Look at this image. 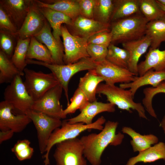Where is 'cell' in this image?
<instances>
[{
  "label": "cell",
  "instance_id": "cell-1",
  "mask_svg": "<svg viewBox=\"0 0 165 165\" xmlns=\"http://www.w3.org/2000/svg\"><path fill=\"white\" fill-rule=\"evenodd\" d=\"M117 122L108 120L98 134L91 133L82 137L80 140L84 147L83 155L92 165H100L101 157L109 145L120 144L124 137L120 133L116 134Z\"/></svg>",
  "mask_w": 165,
  "mask_h": 165
},
{
  "label": "cell",
  "instance_id": "cell-2",
  "mask_svg": "<svg viewBox=\"0 0 165 165\" xmlns=\"http://www.w3.org/2000/svg\"><path fill=\"white\" fill-rule=\"evenodd\" d=\"M27 64H34L43 66L48 68L55 76L59 84L62 87L67 101L69 103L68 83L72 77L76 73L83 71L95 69L96 62L90 57L82 59L72 64H57L31 59H27Z\"/></svg>",
  "mask_w": 165,
  "mask_h": 165
},
{
  "label": "cell",
  "instance_id": "cell-3",
  "mask_svg": "<svg viewBox=\"0 0 165 165\" xmlns=\"http://www.w3.org/2000/svg\"><path fill=\"white\" fill-rule=\"evenodd\" d=\"M148 22L141 13L113 22L112 43H122L141 38L145 35Z\"/></svg>",
  "mask_w": 165,
  "mask_h": 165
},
{
  "label": "cell",
  "instance_id": "cell-4",
  "mask_svg": "<svg viewBox=\"0 0 165 165\" xmlns=\"http://www.w3.org/2000/svg\"><path fill=\"white\" fill-rule=\"evenodd\" d=\"M106 122L105 117L101 116L92 124L87 125L82 123L69 124L66 120L62 121L60 127L52 133L48 141L45 154L43 156L44 165L50 164L49 154L52 147L61 142L77 138L81 133L86 130L95 129L102 130L103 125Z\"/></svg>",
  "mask_w": 165,
  "mask_h": 165
},
{
  "label": "cell",
  "instance_id": "cell-5",
  "mask_svg": "<svg viewBox=\"0 0 165 165\" xmlns=\"http://www.w3.org/2000/svg\"><path fill=\"white\" fill-rule=\"evenodd\" d=\"M96 93L105 96L109 103L117 106L119 109L130 113L132 112L131 109L135 110L140 117L147 119L144 107L141 103L134 101V97L129 90L122 88L115 85L102 83L98 86Z\"/></svg>",
  "mask_w": 165,
  "mask_h": 165
},
{
  "label": "cell",
  "instance_id": "cell-6",
  "mask_svg": "<svg viewBox=\"0 0 165 165\" xmlns=\"http://www.w3.org/2000/svg\"><path fill=\"white\" fill-rule=\"evenodd\" d=\"M21 76H16L5 89L4 100L11 105L15 114H26L34 101L28 93Z\"/></svg>",
  "mask_w": 165,
  "mask_h": 165
},
{
  "label": "cell",
  "instance_id": "cell-7",
  "mask_svg": "<svg viewBox=\"0 0 165 165\" xmlns=\"http://www.w3.org/2000/svg\"><path fill=\"white\" fill-rule=\"evenodd\" d=\"M53 156L57 165H86L84 147L77 138L57 144Z\"/></svg>",
  "mask_w": 165,
  "mask_h": 165
},
{
  "label": "cell",
  "instance_id": "cell-8",
  "mask_svg": "<svg viewBox=\"0 0 165 165\" xmlns=\"http://www.w3.org/2000/svg\"><path fill=\"white\" fill-rule=\"evenodd\" d=\"M26 88L34 101L39 99L47 91L59 84L52 73H45L26 68L24 70Z\"/></svg>",
  "mask_w": 165,
  "mask_h": 165
},
{
  "label": "cell",
  "instance_id": "cell-9",
  "mask_svg": "<svg viewBox=\"0 0 165 165\" xmlns=\"http://www.w3.org/2000/svg\"><path fill=\"white\" fill-rule=\"evenodd\" d=\"M33 123L37 131L40 152H45L48 140L53 132L61 126V119L50 116L31 109L26 113Z\"/></svg>",
  "mask_w": 165,
  "mask_h": 165
},
{
  "label": "cell",
  "instance_id": "cell-10",
  "mask_svg": "<svg viewBox=\"0 0 165 165\" xmlns=\"http://www.w3.org/2000/svg\"><path fill=\"white\" fill-rule=\"evenodd\" d=\"M61 32L64 64L73 63L82 59L90 57L87 51L88 38L72 34L65 25L61 26Z\"/></svg>",
  "mask_w": 165,
  "mask_h": 165
},
{
  "label": "cell",
  "instance_id": "cell-11",
  "mask_svg": "<svg viewBox=\"0 0 165 165\" xmlns=\"http://www.w3.org/2000/svg\"><path fill=\"white\" fill-rule=\"evenodd\" d=\"M63 90L61 86L57 84L47 91L39 99L34 101L31 109L61 119H65L67 116L64 114V109L60 103Z\"/></svg>",
  "mask_w": 165,
  "mask_h": 165
},
{
  "label": "cell",
  "instance_id": "cell-12",
  "mask_svg": "<svg viewBox=\"0 0 165 165\" xmlns=\"http://www.w3.org/2000/svg\"><path fill=\"white\" fill-rule=\"evenodd\" d=\"M96 62L95 71L98 75L103 79L106 84L115 85L117 83H129L133 81L136 76L128 69L116 65L106 59Z\"/></svg>",
  "mask_w": 165,
  "mask_h": 165
},
{
  "label": "cell",
  "instance_id": "cell-13",
  "mask_svg": "<svg viewBox=\"0 0 165 165\" xmlns=\"http://www.w3.org/2000/svg\"><path fill=\"white\" fill-rule=\"evenodd\" d=\"M12 106L3 101L0 103V129L1 131L11 130L14 133L23 131L31 122L26 114H15Z\"/></svg>",
  "mask_w": 165,
  "mask_h": 165
},
{
  "label": "cell",
  "instance_id": "cell-14",
  "mask_svg": "<svg viewBox=\"0 0 165 165\" xmlns=\"http://www.w3.org/2000/svg\"><path fill=\"white\" fill-rule=\"evenodd\" d=\"M46 20L40 11L36 0H32L29 12L17 34V39L34 36L42 30Z\"/></svg>",
  "mask_w": 165,
  "mask_h": 165
},
{
  "label": "cell",
  "instance_id": "cell-15",
  "mask_svg": "<svg viewBox=\"0 0 165 165\" xmlns=\"http://www.w3.org/2000/svg\"><path fill=\"white\" fill-rule=\"evenodd\" d=\"M31 0H1L0 6L19 30L29 12Z\"/></svg>",
  "mask_w": 165,
  "mask_h": 165
},
{
  "label": "cell",
  "instance_id": "cell-16",
  "mask_svg": "<svg viewBox=\"0 0 165 165\" xmlns=\"http://www.w3.org/2000/svg\"><path fill=\"white\" fill-rule=\"evenodd\" d=\"M150 38L146 35L137 40L122 43L123 48L128 52L129 55L128 69L135 76H138V61L151 45Z\"/></svg>",
  "mask_w": 165,
  "mask_h": 165
},
{
  "label": "cell",
  "instance_id": "cell-17",
  "mask_svg": "<svg viewBox=\"0 0 165 165\" xmlns=\"http://www.w3.org/2000/svg\"><path fill=\"white\" fill-rule=\"evenodd\" d=\"M115 105L110 103H104L97 101L89 102L76 116L66 119L71 124L82 123L89 125L92 124L94 118L99 114L105 112H113Z\"/></svg>",
  "mask_w": 165,
  "mask_h": 165
},
{
  "label": "cell",
  "instance_id": "cell-18",
  "mask_svg": "<svg viewBox=\"0 0 165 165\" xmlns=\"http://www.w3.org/2000/svg\"><path fill=\"white\" fill-rule=\"evenodd\" d=\"M51 28L46 20L42 29L34 37L39 42L44 44L49 50L53 64H64L63 47L60 46L56 41L51 32Z\"/></svg>",
  "mask_w": 165,
  "mask_h": 165
},
{
  "label": "cell",
  "instance_id": "cell-19",
  "mask_svg": "<svg viewBox=\"0 0 165 165\" xmlns=\"http://www.w3.org/2000/svg\"><path fill=\"white\" fill-rule=\"evenodd\" d=\"M109 26L93 19L79 15L73 21L70 26L73 28L75 35L88 39L96 33L109 30Z\"/></svg>",
  "mask_w": 165,
  "mask_h": 165
},
{
  "label": "cell",
  "instance_id": "cell-20",
  "mask_svg": "<svg viewBox=\"0 0 165 165\" xmlns=\"http://www.w3.org/2000/svg\"><path fill=\"white\" fill-rule=\"evenodd\" d=\"M165 81V71H156L150 69L141 76H136L134 80L130 82L121 83L119 86L122 88H129L134 97L138 90L145 86L150 85L155 87Z\"/></svg>",
  "mask_w": 165,
  "mask_h": 165
},
{
  "label": "cell",
  "instance_id": "cell-21",
  "mask_svg": "<svg viewBox=\"0 0 165 165\" xmlns=\"http://www.w3.org/2000/svg\"><path fill=\"white\" fill-rule=\"evenodd\" d=\"M38 7L52 28V34L56 41L60 46L63 47L61 39V26L63 24L71 26L73 20L69 16L49 8Z\"/></svg>",
  "mask_w": 165,
  "mask_h": 165
},
{
  "label": "cell",
  "instance_id": "cell-22",
  "mask_svg": "<svg viewBox=\"0 0 165 165\" xmlns=\"http://www.w3.org/2000/svg\"><path fill=\"white\" fill-rule=\"evenodd\" d=\"M150 69L165 71V50L150 47L145 60L138 64V75L141 76Z\"/></svg>",
  "mask_w": 165,
  "mask_h": 165
},
{
  "label": "cell",
  "instance_id": "cell-23",
  "mask_svg": "<svg viewBox=\"0 0 165 165\" xmlns=\"http://www.w3.org/2000/svg\"><path fill=\"white\" fill-rule=\"evenodd\" d=\"M36 2L39 7L49 8L61 12L73 21L80 15L77 0H36Z\"/></svg>",
  "mask_w": 165,
  "mask_h": 165
},
{
  "label": "cell",
  "instance_id": "cell-24",
  "mask_svg": "<svg viewBox=\"0 0 165 165\" xmlns=\"http://www.w3.org/2000/svg\"><path fill=\"white\" fill-rule=\"evenodd\" d=\"M103 81V79L96 73L94 69L90 70L80 78L78 88L84 94L89 102H93L97 101V89Z\"/></svg>",
  "mask_w": 165,
  "mask_h": 165
},
{
  "label": "cell",
  "instance_id": "cell-25",
  "mask_svg": "<svg viewBox=\"0 0 165 165\" xmlns=\"http://www.w3.org/2000/svg\"><path fill=\"white\" fill-rule=\"evenodd\" d=\"M160 159L165 160V143L162 142L139 152L137 156L130 159L126 165H135L140 162L151 163Z\"/></svg>",
  "mask_w": 165,
  "mask_h": 165
},
{
  "label": "cell",
  "instance_id": "cell-26",
  "mask_svg": "<svg viewBox=\"0 0 165 165\" xmlns=\"http://www.w3.org/2000/svg\"><path fill=\"white\" fill-rule=\"evenodd\" d=\"M145 35L151 40L150 48H159L161 43L165 42V15L148 22Z\"/></svg>",
  "mask_w": 165,
  "mask_h": 165
},
{
  "label": "cell",
  "instance_id": "cell-27",
  "mask_svg": "<svg viewBox=\"0 0 165 165\" xmlns=\"http://www.w3.org/2000/svg\"><path fill=\"white\" fill-rule=\"evenodd\" d=\"M122 132L130 136L132 138L130 142L134 152L143 151L158 142V138L152 134L142 135L130 127H123Z\"/></svg>",
  "mask_w": 165,
  "mask_h": 165
},
{
  "label": "cell",
  "instance_id": "cell-28",
  "mask_svg": "<svg viewBox=\"0 0 165 165\" xmlns=\"http://www.w3.org/2000/svg\"><path fill=\"white\" fill-rule=\"evenodd\" d=\"M114 9L111 18L113 22L141 13L139 0H114Z\"/></svg>",
  "mask_w": 165,
  "mask_h": 165
},
{
  "label": "cell",
  "instance_id": "cell-29",
  "mask_svg": "<svg viewBox=\"0 0 165 165\" xmlns=\"http://www.w3.org/2000/svg\"><path fill=\"white\" fill-rule=\"evenodd\" d=\"M24 75V72L20 70L11 59L0 50V83H9L16 76Z\"/></svg>",
  "mask_w": 165,
  "mask_h": 165
},
{
  "label": "cell",
  "instance_id": "cell-30",
  "mask_svg": "<svg viewBox=\"0 0 165 165\" xmlns=\"http://www.w3.org/2000/svg\"><path fill=\"white\" fill-rule=\"evenodd\" d=\"M35 59L37 61L54 64L51 53L47 47L34 36L30 38L27 55V59Z\"/></svg>",
  "mask_w": 165,
  "mask_h": 165
},
{
  "label": "cell",
  "instance_id": "cell-31",
  "mask_svg": "<svg viewBox=\"0 0 165 165\" xmlns=\"http://www.w3.org/2000/svg\"><path fill=\"white\" fill-rule=\"evenodd\" d=\"M114 6L113 0H96L93 18L96 20L110 25Z\"/></svg>",
  "mask_w": 165,
  "mask_h": 165
},
{
  "label": "cell",
  "instance_id": "cell-32",
  "mask_svg": "<svg viewBox=\"0 0 165 165\" xmlns=\"http://www.w3.org/2000/svg\"><path fill=\"white\" fill-rule=\"evenodd\" d=\"M30 41V38L18 39L11 60L20 71L24 72L27 64V55Z\"/></svg>",
  "mask_w": 165,
  "mask_h": 165
},
{
  "label": "cell",
  "instance_id": "cell-33",
  "mask_svg": "<svg viewBox=\"0 0 165 165\" xmlns=\"http://www.w3.org/2000/svg\"><path fill=\"white\" fill-rule=\"evenodd\" d=\"M129 55L125 49L111 43L108 47L106 59L111 63L122 68L128 69Z\"/></svg>",
  "mask_w": 165,
  "mask_h": 165
},
{
  "label": "cell",
  "instance_id": "cell-34",
  "mask_svg": "<svg viewBox=\"0 0 165 165\" xmlns=\"http://www.w3.org/2000/svg\"><path fill=\"white\" fill-rule=\"evenodd\" d=\"M139 7L141 13L148 22L165 15V12L158 6L156 0H139Z\"/></svg>",
  "mask_w": 165,
  "mask_h": 165
},
{
  "label": "cell",
  "instance_id": "cell-35",
  "mask_svg": "<svg viewBox=\"0 0 165 165\" xmlns=\"http://www.w3.org/2000/svg\"><path fill=\"white\" fill-rule=\"evenodd\" d=\"M144 97L142 100L144 107L148 113L152 117L156 118L157 116L152 106V100L158 94H165V81L161 82L155 87H147L143 90Z\"/></svg>",
  "mask_w": 165,
  "mask_h": 165
},
{
  "label": "cell",
  "instance_id": "cell-36",
  "mask_svg": "<svg viewBox=\"0 0 165 165\" xmlns=\"http://www.w3.org/2000/svg\"><path fill=\"white\" fill-rule=\"evenodd\" d=\"M89 102L84 94L78 88L70 99V103L64 109V113L67 116L68 114L75 113L77 110L80 111Z\"/></svg>",
  "mask_w": 165,
  "mask_h": 165
},
{
  "label": "cell",
  "instance_id": "cell-37",
  "mask_svg": "<svg viewBox=\"0 0 165 165\" xmlns=\"http://www.w3.org/2000/svg\"><path fill=\"white\" fill-rule=\"evenodd\" d=\"M17 38L10 33L0 30V50L11 58L16 46Z\"/></svg>",
  "mask_w": 165,
  "mask_h": 165
},
{
  "label": "cell",
  "instance_id": "cell-38",
  "mask_svg": "<svg viewBox=\"0 0 165 165\" xmlns=\"http://www.w3.org/2000/svg\"><path fill=\"white\" fill-rule=\"evenodd\" d=\"M31 142L27 139L18 141L11 148V151L19 161L30 159L34 152L33 148L30 146Z\"/></svg>",
  "mask_w": 165,
  "mask_h": 165
},
{
  "label": "cell",
  "instance_id": "cell-39",
  "mask_svg": "<svg viewBox=\"0 0 165 165\" xmlns=\"http://www.w3.org/2000/svg\"><path fill=\"white\" fill-rule=\"evenodd\" d=\"M87 51L90 57L95 62H99L106 59L108 52V47L101 45L88 44Z\"/></svg>",
  "mask_w": 165,
  "mask_h": 165
},
{
  "label": "cell",
  "instance_id": "cell-40",
  "mask_svg": "<svg viewBox=\"0 0 165 165\" xmlns=\"http://www.w3.org/2000/svg\"><path fill=\"white\" fill-rule=\"evenodd\" d=\"M112 34L109 30L96 33L88 39V44H97L108 47L112 43Z\"/></svg>",
  "mask_w": 165,
  "mask_h": 165
},
{
  "label": "cell",
  "instance_id": "cell-41",
  "mask_svg": "<svg viewBox=\"0 0 165 165\" xmlns=\"http://www.w3.org/2000/svg\"><path fill=\"white\" fill-rule=\"evenodd\" d=\"M0 29L16 36L18 30L3 9L0 6Z\"/></svg>",
  "mask_w": 165,
  "mask_h": 165
},
{
  "label": "cell",
  "instance_id": "cell-42",
  "mask_svg": "<svg viewBox=\"0 0 165 165\" xmlns=\"http://www.w3.org/2000/svg\"><path fill=\"white\" fill-rule=\"evenodd\" d=\"M80 14L85 17L93 19L96 0H77Z\"/></svg>",
  "mask_w": 165,
  "mask_h": 165
},
{
  "label": "cell",
  "instance_id": "cell-43",
  "mask_svg": "<svg viewBox=\"0 0 165 165\" xmlns=\"http://www.w3.org/2000/svg\"><path fill=\"white\" fill-rule=\"evenodd\" d=\"M15 133L11 130L1 131L0 132V144L3 141L10 139Z\"/></svg>",
  "mask_w": 165,
  "mask_h": 165
},
{
  "label": "cell",
  "instance_id": "cell-44",
  "mask_svg": "<svg viewBox=\"0 0 165 165\" xmlns=\"http://www.w3.org/2000/svg\"><path fill=\"white\" fill-rule=\"evenodd\" d=\"M160 126L162 128L165 134V115L160 123Z\"/></svg>",
  "mask_w": 165,
  "mask_h": 165
},
{
  "label": "cell",
  "instance_id": "cell-45",
  "mask_svg": "<svg viewBox=\"0 0 165 165\" xmlns=\"http://www.w3.org/2000/svg\"><path fill=\"white\" fill-rule=\"evenodd\" d=\"M156 1L160 7L165 12V6L159 2L157 0H156Z\"/></svg>",
  "mask_w": 165,
  "mask_h": 165
},
{
  "label": "cell",
  "instance_id": "cell-46",
  "mask_svg": "<svg viewBox=\"0 0 165 165\" xmlns=\"http://www.w3.org/2000/svg\"><path fill=\"white\" fill-rule=\"evenodd\" d=\"M157 1L160 3L165 6V0H157Z\"/></svg>",
  "mask_w": 165,
  "mask_h": 165
}]
</instances>
